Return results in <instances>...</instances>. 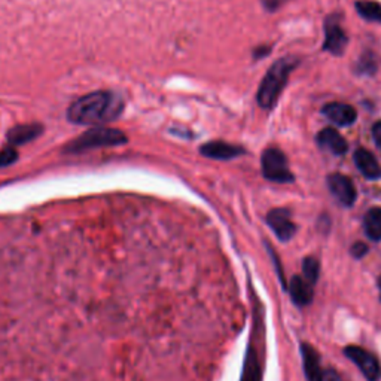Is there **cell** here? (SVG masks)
Masks as SVG:
<instances>
[{
    "mask_svg": "<svg viewBox=\"0 0 381 381\" xmlns=\"http://www.w3.org/2000/svg\"><path fill=\"white\" fill-rule=\"evenodd\" d=\"M124 108L121 97L110 91H96L73 101L67 110L69 120L79 125L108 124L118 118Z\"/></svg>",
    "mask_w": 381,
    "mask_h": 381,
    "instance_id": "1",
    "label": "cell"
},
{
    "mask_svg": "<svg viewBox=\"0 0 381 381\" xmlns=\"http://www.w3.org/2000/svg\"><path fill=\"white\" fill-rule=\"evenodd\" d=\"M297 62L292 58H282L278 60L261 82L258 91V103L263 109H270L275 105V101L280 96L283 86L288 82L289 73L295 67Z\"/></svg>",
    "mask_w": 381,
    "mask_h": 381,
    "instance_id": "2",
    "label": "cell"
},
{
    "mask_svg": "<svg viewBox=\"0 0 381 381\" xmlns=\"http://www.w3.org/2000/svg\"><path fill=\"white\" fill-rule=\"evenodd\" d=\"M127 143V136L123 131L109 127H94L85 131L78 139L72 140L64 151L69 154H79L96 148H109Z\"/></svg>",
    "mask_w": 381,
    "mask_h": 381,
    "instance_id": "3",
    "label": "cell"
},
{
    "mask_svg": "<svg viewBox=\"0 0 381 381\" xmlns=\"http://www.w3.org/2000/svg\"><path fill=\"white\" fill-rule=\"evenodd\" d=\"M262 173L268 181L278 183L294 181V174L288 166V158L282 151L275 148H270L262 154Z\"/></svg>",
    "mask_w": 381,
    "mask_h": 381,
    "instance_id": "4",
    "label": "cell"
},
{
    "mask_svg": "<svg viewBox=\"0 0 381 381\" xmlns=\"http://www.w3.org/2000/svg\"><path fill=\"white\" fill-rule=\"evenodd\" d=\"M344 355L353 362L362 375L368 381H380L381 378V365L377 358L359 346H348L344 348Z\"/></svg>",
    "mask_w": 381,
    "mask_h": 381,
    "instance_id": "5",
    "label": "cell"
},
{
    "mask_svg": "<svg viewBox=\"0 0 381 381\" xmlns=\"http://www.w3.org/2000/svg\"><path fill=\"white\" fill-rule=\"evenodd\" d=\"M267 224L274 231L278 240L288 241L295 236L297 227L292 222L290 212L286 209H274L267 216Z\"/></svg>",
    "mask_w": 381,
    "mask_h": 381,
    "instance_id": "6",
    "label": "cell"
},
{
    "mask_svg": "<svg viewBox=\"0 0 381 381\" xmlns=\"http://www.w3.org/2000/svg\"><path fill=\"white\" fill-rule=\"evenodd\" d=\"M328 186L332 195L339 200L343 206L350 207L356 201V189L348 178L339 173H334L328 178Z\"/></svg>",
    "mask_w": 381,
    "mask_h": 381,
    "instance_id": "7",
    "label": "cell"
},
{
    "mask_svg": "<svg viewBox=\"0 0 381 381\" xmlns=\"http://www.w3.org/2000/svg\"><path fill=\"white\" fill-rule=\"evenodd\" d=\"M347 45V36L335 18H329L325 24V45L324 50L334 55H341Z\"/></svg>",
    "mask_w": 381,
    "mask_h": 381,
    "instance_id": "8",
    "label": "cell"
},
{
    "mask_svg": "<svg viewBox=\"0 0 381 381\" xmlns=\"http://www.w3.org/2000/svg\"><path fill=\"white\" fill-rule=\"evenodd\" d=\"M301 356H302V366L307 381H324V371H322L320 356L317 350L310 344L301 346Z\"/></svg>",
    "mask_w": 381,
    "mask_h": 381,
    "instance_id": "9",
    "label": "cell"
},
{
    "mask_svg": "<svg viewBox=\"0 0 381 381\" xmlns=\"http://www.w3.org/2000/svg\"><path fill=\"white\" fill-rule=\"evenodd\" d=\"M326 118L340 127H348L356 121V110L346 103H328L322 109Z\"/></svg>",
    "mask_w": 381,
    "mask_h": 381,
    "instance_id": "10",
    "label": "cell"
},
{
    "mask_svg": "<svg viewBox=\"0 0 381 381\" xmlns=\"http://www.w3.org/2000/svg\"><path fill=\"white\" fill-rule=\"evenodd\" d=\"M201 154L212 159L227 161V159L237 158L239 155L244 154V149L240 148V146H234L225 142H210L201 146Z\"/></svg>",
    "mask_w": 381,
    "mask_h": 381,
    "instance_id": "11",
    "label": "cell"
},
{
    "mask_svg": "<svg viewBox=\"0 0 381 381\" xmlns=\"http://www.w3.org/2000/svg\"><path fill=\"white\" fill-rule=\"evenodd\" d=\"M317 144L322 149H326L334 155H343L347 152L348 144L343 136L334 128H325L317 135Z\"/></svg>",
    "mask_w": 381,
    "mask_h": 381,
    "instance_id": "12",
    "label": "cell"
},
{
    "mask_svg": "<svg viewBox=\"0 0 381 381\" xmlns=\"http://www.w3.org/2000/svg\"><path fill=\"white\" fill-rule=\"evenodd\" d=\"M289 294L292 301H294L298 307H307L313 301V285L307 282L305 278L295 275L292 277V280L288 286Z\"/></svg>",
    "mask_w": 381,
    "mask_h": 381,
    "instance_id": "13",
    "label": "cell"
},
{
    "mask_svg": "<svg viewBox=\"0 0 381 381\" xmlns=\"http://www.w3.org/2000/svg\"><path fill=\"white\" fill-rule=\"evenodd\" d=\"M355 164L366 179L375 181L381 178L380 164L377 163L375 157L366 149H358L355 152Z\"/></svg>",
    "mask_w": 381,
    "mask_h": 381,
    "instance_id": "14",
    "label": "cell"
},
{
    "mask_svg": "<svg viewBox=\"0 0 381 381\" xmlns=\"http://www.w3.org/2000/svg\"><path fill=\"white\" fill-rule=\"evenodd\" d=\"M43 131V127L40 124H23V125H17L13 127L9 135H8V140L12 146H20V144H25L28 142H32L35 139H38Z\"/></svg>",
    "mask_w": 381,
    "mask_h": 381,
    "instance_id": "15",
    "label": "cell"
},
{
    "mask_svg": "<svg viewBox=\"0 0 381 381\" xmlns=\"http://www.w3.org/2000/svg\"><path fill=\"white\" fill-rule=\"evenodd\" d=\"M240 381H262L261 360L254 344H249L247 347Z\"/></svg>",
    "mask_w": 381,
    "mask_h": 381,
    "instance_id": "16",
    "label": "cell"
},
{
    "mask_svg": "<svg viewBox=\"0 0 381 381\" xmlns=\"http://www.w3.org/2000/svg\"><path fill=\"white\" fill-rule=\"evenodd\" d=\"M363 229L366 237L373 241L381 240V209L374 207L366 212L363 217Z\"/></svg>",
    "mask_w": 381,
    "mask_h": 381,
    "instance_id": "17",
    "label": "cell"
},
{
    "mask_svg": "<svg viewBox=\"0 0 381 381\" xmlns=\"http://www.w3.org/2000/svg\"><path fill=\"white\" fill-rule=\"evenodd\" d=\"M356 11L360 13V17L368 21L381 23V5L377 2H370V0H363V2L356 4Z\"/></svg>",
    "mask_w": 381,
    "mask_h": 381,
    "instance_id": "18",
    "label": "cell"
},
{
    "mask_svg": "<svg viewBox=\"0 0 381 381\" xmlns=\"http://www.w3.org/2000/svg\"><path fill=\"white\" fill-rule=\"evenodd\" d=\"M302 273L304 278L307 282H310L313 286L319 280V274H320V263L314 258H305L302 263Z\"/></svg>",
    "mask_w": 381,
    "mask_h": 381,
    "instance_id": "19",
    "label": "cell"
},
{
    "mask_svg": "<svg viewBox=\"0 0 381 381\" xmlns=\"http://www.w3.org/2000/svg\"><path fill=\"white\" fill-rule=\"evenodd\" d=\"M18 154L13 148H6L4 151H0V167L11 166L17 161Z\"/></svg>",
    "mask_w": 381,
    "mask_h": 381,
    "instance_id": "20",
    "label": "cell"
},
{
    "mask_svg": "<svg viewBox=\"0 0 381 381\" xmlns=\"http://www.w3.org/2000/svg\"><path fill=\"white\" fill-rule=\"evenodd\" d=\"M366 252H368V246L363 243H356L351 247V254H353L355 258H362L366 255Z\"/></svg>",
    "mask_w": 381,
    "mask_h": 381,
    "instance_id": "21",
    "label": "cell"
},
{
    "mask_svg": "<svg viewBox=\"0 0 381 381\" xmlns=\"http://www.w3.org/2000/svg\"><path fill=\"white\" fill-rule=\"evenodd\" d=\"M373 137H374L375 144L381 149V121H378V123L374 124V127H373Z\"/></svg>",
    "mask_w": 381,
    "mask_h": 381,
    "instance_id": "22",
    "label": "cell"
},
{
    "mask_svg": "<svg viewBox=\"0 0 381 381\" xmlns=\"http://www.w3.org/2000/svg\"><path fill=\"white\" fill-rule=\"evenodd\" d=\"M283 2H285V0H263V5H266L267 9L274 11V9H277L278 6H280Z\"/></svg>",
    "mask_w": 381,
    "mask_h": 381,
    "instance_id": "23",
    "label": "cell"
},
{
    "mask_svg": "<svg viewBox=\"0 0 381 381\" xmlns=\"http://www.w3.org/2000/svg\"><path fill=\"white\" fill-rule=\"evenodd\" d=\"M324 381H343L341 377L336 374L334 370H328L325 374H324Z\"/></svg>",
    "mask_w": 381,
    "mask_h": 381,
    "instance_id": "24",
    "label": "cell"
},
{
    "mask_svg": "<svg viewBox=\"0 0 381 381\" xmlns=\"http://www.w3.org/2000/svg\"><path fill=\"white\" fill-rule=\"evenodd\" d=\"M378 289H380V298H381V275L378 278Z\"/></svg>",
    "mask_w": 381,
    "mask_h": 381,
    "instance_id": "25",
    "label": "cell"
}]
</instances>
